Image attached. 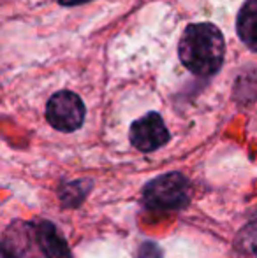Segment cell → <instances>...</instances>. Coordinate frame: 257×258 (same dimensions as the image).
Wrapping results in <instances>:
<instances>
[{
	"instance_id": "6da1fadb",
	"label": "cell",
	"mask_w": 257,
	"mask_h": 258,
	"mask_svg": "<svg viewBox=\"0 0 257 258\" xmlns=\"http://www.w3.org/2000/svg\"><path fill=\"white\" fill-rule=\"evenodd\" d=\"M182 63L192 74L208 78L219 72L224 61L226 44L222 32L212 23H192L185 28L178 44Z\"/></svg>"
},
{
	"instance_id": "7a4b0ae2",
	"label": "cell",
	"mask_w": 257,
	"mask_h": 258,
	"mask_svg": "<svg viewBox=\"0 0 257 258\" xmlns=\"http://www.w3.org/2000/svg\"><path fill=\"white\" fill-rule=\"evenodd\" d=\"M143 206L155 213H176L189 206L190 181L182 172H166L143 186Z\"/></svg>"
},
{
	"instance_id": "3957f363",
	"label": "cell",
	"mask_w": 257,
	"mask_h": 258,
	"mask_svg": "<svg viewBox=\"0 0 257 258\" xmlns=\"http://www.w3.org/2000/svg\"><path fill=\"white\" fill-rule=\"evenodd\" d=\"M85 104L76 93L59 92L46 104V119L59 132H74L85 121Z\"/></svg>"
},
{
	"instance_id": "277c9868",
	"label": "cell",
	"mask_w": 257,
	"mask_h": 258,
	"mask_svg": "<svg viewBox=\"0 0 257 258\" xmlns=\"http://www.w3.org/2000/svg\"><path fill=\"white\" fill-rule=\"evenodd\" d=\"M130 144L141 153H151L169 143L171 134L159 112H148L130 125Z\"/></svg>"
},
{
	"instance_id": "5b68a950",
	"label": "cell",
	"mask_w": 257,
	"mask_h": 258,
	"mask_svg": "<svg viewBox=\"0 0 257 258\" xmlns=\"http://www.w3.org/2000/svg\"><path fill=\"white\" fill-rule=\"evenodd\" d=\"M32 235L44 258H72L67 241L52 221L37 220L32 223Z\"/></svg>"
},
{
	"instance_id": "8992f818",
	"label": "cell",
	"mask_w": 257,
	"mask_h": 258,
	"mask_svg": "<svg viewBox=\"0 0 257 258\" xmlns=\"http://www.w3.org/2000/svg\"><path fill=\"white\" fill-rule=\"evenodd\" d=\"M238 35L252 49L257 51V0H248L238 14Z\"/></svg>"
},
{
	"instance_id": "52a82bcc",
	"label": "cell",
	"mask_w": 257,
	"mask_h": 258,
	"mask_svg": "<svg viewBox=\"0 0 257 258\" xmlns=\"http://www.w3.org/2000/svg\"><path fill=\"white\" fill-rule=\"evenodd\" d=\"M92 188H93L92 179H74V181H69V183H64L59 188L60 204L65 209H76V207H79L86 201Z\"/></svg>"
},
{
	"instance_id": "ba28073f",
	"label": "cell",
	"mask_w": 257,
	"mask_h": 258,
	"mask_svg": "<svg viewBox=\"0 0 257 258\" xmlns=\"http://www.w3.org/2000/svg\"><path fill=\"white\" fill-rule=\"evenodd\" d=\"M234 248L241 255L257 258V209L248 216L247 223L240 228L234 239Z\"/></svg>"
},
{
	"instance_id": "9c48e42d",
	"label": "cell",
	"mask_w": 257,
	"mask_h": 258,
	"mask_svg": "<svg viewBox=\"0 0 257 258\" xmlns=\"http://www.w3.org/2000/svg\"><path fill=\"white\" fill-rule=\"evenodd\" d=\"M136 258H164V255H162L161 246L155 241H144L137 248Z\"/></svg>"
},
{
	"instance_id": "30bf717a",
	"label": "cell",
	"mask_w": 257,
	"mask_h": 258,
	"mask_svg": "<svg viewBox=\"0 0 257 258\" xmlns=\"http://www.w3.org/2000/svg\"><path fill=\"white\" fill-rule=\"evenodd\" d=\"M62 6H79V4L90 2V0H59Z\"/></svg>"
}]
</instances>
